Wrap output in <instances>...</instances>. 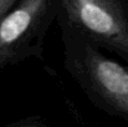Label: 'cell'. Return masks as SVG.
<instances>
[{
  "label": "cell",
  "instance_id": "obj_5",
  "mask_svg": "<svg viewBox=\"0 0 128 127\" xmlns=\"http://www.w3.org/2000/svg\"><path fill=\"white\" fill-rule=\"evenodd\" d=\"M14 127H47V126H45L44 123L38 122V121H29V122H24V123L16 125Z\"/></svg>",
  "mask_w": 128,
  "mask_h": 127
},
{
  "label": "cell",
  "instance_id": "obj_4",
  "mask_svg": "<svg viewBox=\"0 0 128 127\" xmlns=\"http://www.w3.org/2000/svg\"><path fill=\"white\" fill-rule=\"evenodd\" d=\"M18 0H0V19L11 9V6Z\"/></svg>",
  "mask_w": 128,
  "mask_h": 127
},
{
  "label": "cell",
  "instance_id": "obj_3",
  "mask_svg": "<svg viewBox=\"0 0 128 127\" xmlns=\"http://www.w3.org/2000/svg\"><path fill=\"white\" fill-rule=\"evenodd\" d=\"M47 4L48 0H21L0 19V60L35 28Z\"/></svg>",
  "mask_w": 128,
  "mask_h": 127
},
{
  "label": "cell",
  "instance_id": "obj_1",
  "mask_svg": "<svg viewBox=\"0 0 128 127\" xmlns=\"http://www.w3.org/2000/svg\"><path fill=\"white\" fill-rule=\"evenodd\" d=\"M65 6L76 26L128 56V19L117 0H65Z\"/></svg>",
  "mask_w": 128,
  "mask_h": 127
},
{
  "label": "cell",
  "instance_id": "obj_2",
  "mask_svg": "<svg viewBox=\"0 0 128 127\" xmlns=\"http://www.w3.org/2000/svg\"><path fill=\"white\" fill-rule=\"evenodd\" d=\"M90 84L98 96L117 113L128 118V67L97 51L85 57Z\"/></svg>",
  "mask_w": 128,
  "mask_h": 127
}]
</instances>
